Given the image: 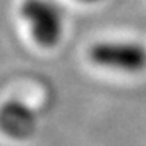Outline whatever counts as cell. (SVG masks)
<instances>
[{
	"instance_id": "cell-1",
	"label": "cell",
	"mask_w": 146,
	"mask_h": 146,
	"mask_svg": "<svg viewBox=\"0 0 146 146\" xmlns=\"http://www.w3.org/2000/svg\"><path fill=\"white\" fill-rule=\"evenodd\" d=\"M88 58L102 70L123 75L146 70V47L133 41H101L89 47Z\"/></svg>"
},
{
	"instance_id": "cell-2",
	"label": "cell",
	"mask_w": 146,
	"mask_h": 146,
	"mask_svg": "<svg viewBox=\"0 0 146 146\" xmlns=\"http://www.w3.org/2000/svg\"><path fill=\"white\" fill-rule=\"evenodd\" d=\"M28 31L39 47L54 49L63 36L62 11L50 0H25L20 8Z\"/></svg>"
},
{
	"instance_id": "cell-3",
	"label": "cell",
	"mask_w": 146,
	"mask_h": 146,
	"mask_svg": "<svg viewBox=\"0 0 146 146\" xmlns=\"http://www.w3.org/2000/svg\"><path fill=\"white\" fill-rule=\"evenodd\" d=\"M37 128V117L31 107L8 101L0 107V131L15 141L29 140Z\"/></svg>"
},
{
	"instance_id": "cell-4",
	"label": "cell",
	"mask_w": 146,
	"mask_h": 146,
	"mask_svg": "<svg viewBox=\"0 0 146 146\" xmlns=\"http://www.w3.org/2000/svg\"><path fill=\"white\" fill-rule=\"evenodd\" d=\"M83 3H99V2H104V0H80Z\"/></svg>"
}]
</instances>
